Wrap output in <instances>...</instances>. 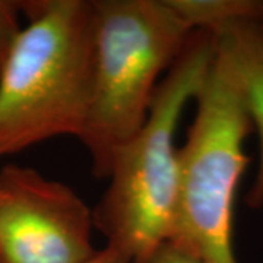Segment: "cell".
<instances>
[{"instance_id":"1","label":"cell","mask_w":263,"mask_h":263,"mask_svg":"<svg viewBox=\"0 0 263 263\" xmlns=\"http://www.w3.org/2000/svg\"><path fill=\"white\" fill-rule=\"evenodd\" d=\"M215 51V34L193 29L161 79L143 126L114 151L110 184L92 211L94 226L132 263L146 260L170 240L180 177L176 130L205 84Z\"/></svg>"},{"instance_id":"2","label":"cell","mask_w":263,"mask_h":263,"mask_svg":"<svg viewBox=\"0 0 263 263\" xmlns=\"http://www.w3.org/2000/svg\"><path fill=\"white\" fill-rule=\"evenodd\" d=\"M29 24L0 72V158L81 138L92 91L94 0L21 2Z\"/></svg>"},{"instance_id":"3","label":"cell","mask_w":263,"mask_h":263,"mask_svg":"<svg viewBox=\"0 0 263 263\" xmlns=\"http://www.w3.org/2000/svg\"><path fill=\"white\" fill-rule=\"evenodd\" d=\"M192 31L168 0H94L92 91L79 139L95 177H108L114 151L143 126Z\"/></svg>"},{"instance_id":"4","label":"cell","mask_w":263,"mask_h":263,"mask_svg":"<svg viewBox=\"0 0 263 263\" xmlns=\"http://www.w3.org/2000/svg\"><path fill=\"white\" fill-rule=\"evenodd\" d=\"M196 116L179 148L180 177L171 243L202 263H238L233 246L234 199L253 124L226 57L216 46Z\"/></svg>"},{"instance_id":"5","label":"cell","mask_w":263,"mask_h":263,"mask_svg":"<svg viewBox=\"0 0 263 263\" xmlns=\"http://www.w3.org/2000/svg\"><path fill=\"white\" fill-rule=\"evenodd\" d=\"M94 214L69 186L31 167L0 170V263H85Z\"/></svg>"},{"instance_id":"6","label":"cell","mask_w":263,"mask_h":263,"mask_svg":"<svg viewBox=\"0 0 263 263\" xmlns=\"http://www.w3.org/2000/svg\"><path fill=\"white\" fill-rule=\"evenodd\" d=\"M218 50L226 57L253 129L259 135L260 157L247 205L263 206V27L256 22H234L215 32Z\"/></svg>"},{"instance_id":"7","label":"cell","mask_w":263,"mask_h":263,"mask_svg":"<svg viewBox=\"0 0 263 263\" xmlns=\"http://www.w3.org/2000/svg\"><path fill=\"white\" fill-rule=\"evenodd\" d=\"M21 12V2L0 0V72L24 29L19 24Z\"/></svg>"},{"instance_id":"8","label":"cell","mask_w":263,"mask_h":263,"mask_svg":"<svg viewBox=\"0 0 263 263\" xmlns=\"http://www.w3.org/2000/svg\"><path fill=\"white\" fill-rule=\"evenodd\" d=\"M142 263H202L193 257L192 254L184 252L181 247L176 246L171 241H165L146 260Z\"/></svg>"},{"instance_id":"9","label":"cell","mask_w":263,"mask_h":263,"mask_svg":"<svg viewBox=\"0 0 263 263\" xmlns=\"http://www.w3.org/2000/svg\"><path fill=\"white\" fill-rule=\"evenodd\" d=\"M85 263H132L130 259L120 250L111 246H105L101 250H97L95 254Z\"/></svg>"}]
</instances>
